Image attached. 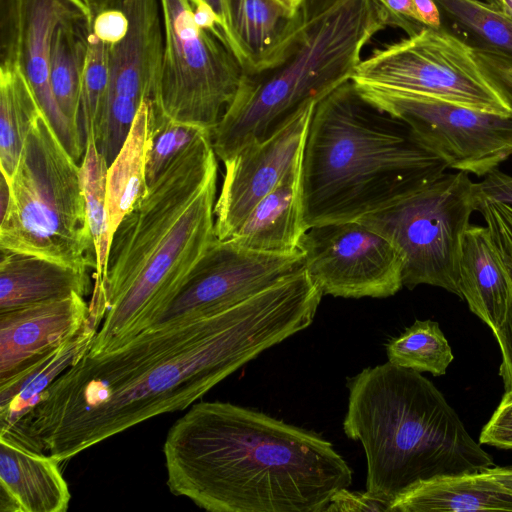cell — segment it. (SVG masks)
<instances>
[{"instance_id": "8d00e7d4", "label": "cell", "mask_w": 512, "mask_h": 512, "mask_svg": "<svg viewBox=\"0 0 512 512\" xmlns=\"http://www.w3.org/2000/svg\"><path fill=\"white\" fill-rule=\"evenodd\" d=\"M387 11L391 25L412 35L425 27L416 11L413 0H377Z\"/></svg>"}, {"instance_id": "8fae6325", "label": "cell", "mask_w": 512, "mask_h": 512, "mask_svg": "<svg viewBox=\"0 0 512 512\" xmlns=\"http://www.w3.org/2000/svg\"><path fill=\"white\" fill-rule=\"evenodd\" d=\"M91 26L109 42V85L97 148L108 166L145 101L154 104L163 28L159 0H112Z\"/></svg>"}, {"instance_id": "ac0fdd59", "label": "cell", "mask_w": 512, "mask_h": 512, "mask_svg": "<svg viewBox=\"0 0 512 512\" xmlns=\"http://www.w3.org/2000/svg\"><path fill=\"white\" fill-rule=\"evenodd\" d=\"M233 51L244 73L268 69L289 52L305 23L278 0H226Z\"/></svg>"}, {"instance_id": "cb8c5ba5", "label": "cell", "mask_w": 512, "mask_h": 512, "mask_svg": "<svg viewBox=\"0 0 512 512\" xmlns=\"http://www.w3.org/2000/svg\"><path fill=\"white\" fill-rule=\"evenodd\" d=\"M390 512L511 511L512 493L482 471L417 482L392 500Z\"/></svg>"}, {"instance_id": "277c9868", "label": "cell", "mask_w": 512, "mask_h": 512, "mask_svg": "<svg viewBox=\"0 0 512 512\" xmlns=\"http://www.w3.org/2000/svg\"><path fill=\"white\" fill-rule=\"evenodd\" d=\"M447 163L348 80L318 101L302 155L306 229L357 221L434 180Z\"/></svg>"}, {"instance_id": "f546056e", "label": "cell", "mask_w": 512, "mask_h": 512, "mask_svg": "<svg viewBox=\"0 0 512 512\" xmlns=\"http://www.w3.org/2000/svg\"><path fill=\"white\" fill-rule=\"evenodd\" d=\"M388 361L419 373L444 375L454 359L438 322L416 320L402 334L386 344Z\"/></svg>"}, {"instance_id": "d590c367", "label": "cell", "mask_w": 512, "mask_h": 512, "mask_svg": "<svg viewBox=\"0 0 512 512\" xmlns=\"http://www.w3.org/2000/svg\"><path fill=\"white\" fill-rule=\"evenodd\" d=\"M325 511H389V504L368 492H350L340 489L331 497Z\"/></svg>"}, {"instance_id": "7402d4cb", "label": "cell", "mask_w": 512, "mask_h": 512, "mask_svg": "<svg viewBox=\"0 0 512 512\" xmlns=\"http://www.w3.org/2000/svg\"><path fill=\"white\" fill-rule=\"evenodd\" d=\"M306 230L301 159L253 208L231 238L254 250L288 252L299 248Z\"/></svg>"}, {"instance_id": "603a6c76", "label": "cell", "mask_w": 512, "mask_h": 512, "mask_svg": "<svg viewBox=\"0 0 512 512\" xmlns=\"http://www.w3.org/2000/svg\"><path fill=\"white\" fill-rule=\"evenodd\" d=\"M88 271L1 249L0 312L89 292Z\"/></svg>"}, {"instance_id": "44dd1931", "label": "cell", "mask_w": 512, "mask_h": 512, "mask_svg": "<svg viewBox=\"0 0 512 512\" xmlns=\"http://www.w3.org/2000/svg\"><path fill=\"white\" fill-rule=\"evenodd\" d=\"M89 307V314L75 335L0 381L1 430L20 418L41 392L90 350L105 317L106 304L101 297L92 295Z\"/></svg>"}, {"instance_id": "9a60e30c", "label": "cell", "mask_w": 512, "mask_h": 512, "mask_svg": "<svg viewBox=\"0 0 512 512\" xmlns=\"http://www.w3.org/2000/svg\"><path fill=\"white\" fill-rule=\"evenodd\" d=\"M81 19H92L82 0H0V65L21 69L43 113L76 162L82 160L85 143L54 98L49 59L59 26Z\"/></svg>"}, {"instance_id": "7a4b0ae2", "label": "cell", "mask_w": 512, "mask_h": 512, "mask_svg": "<svg viewBox=\"0 0 512 512\" xmlns=\"http://www.w3.org/2000/svg\"><path fill=\"white\" fill-rule=\"evenodd\" d=\"M167 486L211 512H320L352 471L318 434L228 402H199L169 429Z\"/></svg>"}, {"instance_id": "ba28073f", "label": "cell", "mask_w": 512, "mask_h": 512, "mask_svg": "<svg viewBox=\"0 0 512 512\" xmlns=\"http://www.w3.org/2000/svg\"><path fill=\"white\" fill-rule=\"evenodd\" d=\"M476 183L465 172L440 176L392 205L357 220L386 238L402 261V282L443 288L461 298V238L477 211Z\"/></svg>"}, {"instance_id": "8992f818", "label": "cell", "mask_w": 512, "mask_h": 512, "mask_svg": "<svg viewBox=\"0 0 512 512\" xmlns=\"http://www.w3.org/2000/svg\"><path fill=\"white\" fill-rule=\"evenodd\" d=\"M377 0H342L305 23L276 65L243 73L239 88L211 134L223 162L283 129L309 103L351 79L364 46L390 26Z\"/></svg>"}, {"instance_id": "9c48e42d", "label": "cell", "mask_w": 512, "mask_h": 512, "mask_svg": "<svg viewBox=\"0 0 512 512\" xmlns=\"http://www.w3.org/2000/svg\"><path fill=\"white\" fill-rule=\"evenodd\" d=\"M163 52L154 109L212 134L234 99L244 69L230 46L202 28L188 0H159Z\"/></svg>"}, {"instance_id": "74e56055", "label": "cell", "mask_w": 512, "mask_h": 512, "mask_svg": "<svg viewBox=\"0 0 512 512\" xmlns=\"http://www.w3.org/2000/svg\"><path fill=\"white\" fill-rule=\"evenodd\" d=\"M476 187L480 197L512 206V176L498 168L485 175Z\"/></svg>"}, {"instance_id": "f1b7e54d", "label": "cell", "mask_w": 512, "mask_h": 512, "mask_svg": "<svg viewBox=\"0 0 512 512\" xmlns=\"http://www.w3.org/2000/svg\"><path fill=\"white\" fill-rule=\"evenodd\" d=\"M108 167L97 148L95 135H86L80 164L81 182L96 255L95 285L100 286H104L112 240L106 204Z\"/></svg>"}, {"instance_id": "4fadbf2b", "label": "cell", "mask_w": 512, "mask_h": 512, "mask_svg": "<svg viewBox=\"0 0 512 512\" xmlns=\"http://www.w3.org/2000/svg\"><path fill=\"white\" fill-rule=\"evenodd\" d=\"M304 269V254L250 249L216 238L177 295L150 327L191 321L226 310Z\"/></svg>"}, {"instance_id": "2e32d148", "label": "cell", "mask_w": 512, "mask_h": 512, "mask_svg": "<svg viewBox=\"0 0 512 512\" xmlns=\"http://www.w3.org/2000/svg\"><path fill=\"white\" fill-rule=\"evenodd\" d=\"M316 103L307 104L279 132L224 161L225 175L214 207L215 233L231 238L253 208L302 159Z\"/></svg>"}, {"instance_id": "b9f144b4", "label": "cell", "mask_w": 512, "mask_h": 512, "mask_svg": "<svg viewBox=\"0 0 512 512\" xmlns=\"http://www.w3.org/2000/svg\"><path fill=\"white\" fill-rule=\"evenodd\" d=\"M482 472L512 493V466H492Z\"/></svg>"}, {"instance_id": "4316f807", "label": "cell", "mask_w": 512, "mask_h": 512, "mask_svg": "<svg viewBox=\"0 0 512 512\" xmlns=\"http://www.w3.org/2000/svg\"><path fill=\"white\" fill-rule=\"evenodd\" d=\"M42 112L21 69L0 65V165L7 181L14 174L29 131Z\"/></svg>"}, {"instance_id": "6da1fadb", "label": "cell", "mask_w": 512, "mask_h": 512, "mask_svg": "<svg viewBox=\"0 0 512 512\" xmlns=\"http://www.w3.org/2000/svg\"><path fill=\"white\" fill-rule=\"evenodd\" d=\"M322 295L294 273L218 313L149 327L86 353L0 430L59 463L152 417L186 409L263 351L308 328Z\"/></svg>"}, {"instance_id": "4dcf8cb0", "label": "cell", "mask_w": 512, "mask_h": 512, "mask_svg": "<svg viewBox=\"0 0 512 512\" xmlns=\"http://www.w3.org/2000/svg\"><path fill=\"white\" fill-rule=\"evenodd\" d=\"M109 85V42L91 26L88 54L80 96V126L85 142L92 133L97 140L107 101Z\"/></svg>"}, {"instance_id": "60d3db41", "label": "cell", "mask_w": 512, "mask_h": 512, "mask_svg": "<svg viewBox=\"0 0 512 512\" xmlns=\"http://www.w3.org/2000/svg\"><path fill=\"white\" fill-rule=\"evenodd\" d=\"M215 13L218 20L220 21L223 31L228 40L229 46L233 51V41L229 26L228 12L226 0H203ZM234 52V51H233ZM235 54V53H234Z\"/></svg>"}, {"instance_id": "e575fe53", "label": "cell", "mask_w": 512, "mask_h": 512, "mask_svg": "<svg viewBox=\"0 0 512 512\" xmlns=\"http://www.w3.org/2000/svg\"><path fill=\"white\" fill-rule=\"evenodd\" d=\"M474 50L487 77L512 104V59L478 48Z\"/></svg>"}, {"instance_id": "f35d334b", "label": "cell", "mask_w": 512, "mask_h": 512, "mask_svg": "<svg viewBox=\"0 0 512 512\" xmlns=\"http://www.w3.org/2000/svg\"><path fill=\"white\" fill-rule=\"evenodd\" d=\"M416 11L425 27L441 29V11L435 0H413Z\"/></svg>"}, {"instance_id": "bcb514c9", "label": "cell", "mask_w": 512, "mask_h": 512, "mask_svg": "<svg viewBox=\"0 0 512 512\" xmlns=\"http://www.w3.org/2000/svg\"><path fill=\"white\" fill-rule=\"evenodd\" d=\"M278 1H280L283 5H285L290 10H292L294 12H298L302 0H278Z\"/></svg>"}, {"instance_id": "d4e9b609", "label": "cell", "mask_w": 512, "mask_h": 512, "mask_svg": "<svg viewBox=\"0 0 512 512\" xmlns=\"http://www.w3.org/2000/svg\"><path fill=\"white\" fill-rule=\"evenodd\" d=\"M153 103L140 106L119 153L108 167L106 204L111 237L124 216L146 193V159L151 140Z\"/></svg>"}, {"instance_id": "1f68e13d", "label": "cell", "mask_w": 512, "mask_h": 512, "mask_svg": "<svg viewBox=\"0 0 512 512\" xmlns=\"http://www.w3.org/2000/svg\"><path fill=\"white\" fill-rule=\"evenodd\" d=\"M477 211L484 218L493 240L501 254V257L508 269L512 283V235L493 209L489 200L479 197ZM499 343L502 355V362L499 374L504 383V394L502 399L512 398V289L506 313L501 325L493 332Z\"/></svg>"}, {"instance_id": "d6a6232c", "label": "cell", "mask_w": 512, "mask_h": 512, "mask_svg": "<svg viewBox=\"0 0 512 512\" xmlns=\"http://www.w3.org/2000/svg\"><path fill=\"white\" fill-rule=\"evenodd\" d=\"M202 131L205 130L168 120L157 113L153 105L151 140L146 159V182L148 187Z\"/></svg>"}, {"instance_id": "484cf974", "label": "cell", "mask_w": 512, "mask_h": 512, "mask_svg": "<svg viewBox=\"0 0 512 512\" xmlns=\"http://www.w3.org/2000/svg\"><path fill=\"white\" fill-rule=\"evenodd\" d=\"M91 22L92 19H81L59 26L52 41L49 59L50 85L54 98L61 112L82 138L80 96Z\"/></svg>"}, {"instance_id": "ab89813d", "label": "cell", "mask_w": 512, "mask_h": 512, "mask_svg": "<svg viewBox=\"0 0 512 512\" xmlns=\"http://www.w3.org/2000/svg\"><path fill=\"white\" fill-rule=\"evenodd\" d=\"M342 0H302L299 8L302 20L308 23L321 16Z\"/></svg>"}, {"instance_id": "30bf717a", "label": "cell", "mask_w": 512, "mask_h": 512, "mask_svg": "<svg viewBox=\"0 0 512 512\" xmlns=\"http://www.w3.org/2000/svg\"><path fill=\"white\" fill-rule=\"evenodd\" d=\"M351 80L356 85L512 114L511 102L487 77L472 45L443 28L423 27L375 49L361 60Z\"/></svg>"}, {"instance_id": "3957f363", "label": "cell", "mask_w": 512, "mask_h": 512, "mask_svg": "<svg viewBox=\"0 0 512 512\" xmlns=\"http://www.w3.org/2000/svg\"><path fill=\"white\" fill-rule=\"evenodd\" d=\"M216 157L211 133L200 132L120 222L104 280L106 313L88 354L149 328L217 238Z\"/></svg>"}, {"instance_id": "83f0119b", "label": "cell", "mask_w": 512, "mask_h": 512, "mask_svg": "<svg viewBox=\"0 0 512 512\" xmlns=\"http://www.w3.org/2000/svg\"><path fill=\"white\" fill-rule=\"evenodd\" d=\"M440 11L474 48L512 59V18L480 0H435Z\"/></svg>"}, {"instance_id": "52a82bcc", "label": "cell", "mask_w": 512, "mask_h": 512, "mask_svg": "<svg viewBox=\"0 0 512 512\" xmlns=\"http://www.w3.org/2000/svg\"><path fill=\"white\" fill-rule=\"evenodd\" d=\"M7 182L9 198L1 212V249L79 270H96L80 165L43 112L32 125Z\"/></svg>"}, {"instance_id": "7bdbcfd3", "label": "cell", "mask_w": 512, "mask_h": 512, "mask_svg": "<svg viewBox=\"0 0 512 512\" xmlns=\"http://www.w3.org/2000/svg\"><path fill=\"white\" fill-rule=\"evenodd\" d=\"M490 201V200H489ZM493 209L512 235V206L490 201Z\"/></svg>"}, {"instance_id": "ffe728a7", "label": "cell", "mask_w": 512, "mask_h": 512, "mask_svg": "<svg viewBox=\"0 0 512 512\" xmlns=\"http://www.w3.org/2000/svg\"><path fill=\"white\" fill-rule=\"evenodd\" d=\"M458 266L461 298L495 332L504 319L512 283L487 226L467 227L461 238Z\"/></svg>"}, {"instance_id": "836d02e7", "label": "cell", "mask_w": 512, "mask_h": 512, "mask_svg": "<svg viewBox=\"0 0 512 512\" xmlns=\"http://www.w3.org/2000/svg\"><path fill=\"white\" fill-rule=\"evenodd\" d=\"M479 441L497 448L512 449V398L501 399L482 428Z\"/></svg>"}, {"instance_id": "ee69618b", "label": "cell", "mask_w": 512, "mask_h": 512, "mask_svg": "<svg viewBox=\"0 0 512 512\" xmlns=\"http://www.w3.org/2000/svg\"><path fill=\"white\" fill-rule=\"evenodd\" d=\"M91 12L92 18L94 15L109 6L112 0H82Z\"/></svg>"}, {"instance_id": "d6986e66", "label": "cell", "mask_w": 512, "mask_h": 512, "mask_svg": "<svg viewBox=\"0 0 512 512\" xmlns=\"http://www.w3.org/2000/svg\"><path fill=\"white\" fill-rule=\"evenodd\" d=\"M52 456L0 435L1 512H64L71 494Z\"/></svg>"}, {"instance_id": "f6af8a7d", "label": "cell", "mask_w": 512, "mask_h": 512, "mask_svg": "<svg viewBox=\"0 0 512 512\" xmlns=\"http://www.w3.org/2000/svg\"><path fill=\"white\" fill-rule=\"evenodd\" d=\"M486 2L502 10L512 18V0H486Z\"/></svg>"}, {"instance_id": "5b68a950", "label": "cell", "mask_w": 512, "mask_h": 512, "mask_svg": "<svg viewBox=\"0 0 512 512\" xmlns=\"http://www.w3.org/2000/svg\"><path fill=\"white\" fill-rule=\"evenodd\" d=\"M347 437L367 460L366 492L389 504L417 482L494 466L443 394L389 361L347 379Z\"/></svg>"}, {"instance_id": "7c38bea8", "label": "cell", "mask_w": 512, "mask_h": 512, "mask_svg": "<svg viewBox=\"0 0 512 512\" xmlns=\"http://www.w3.org/2000/svg\"><path fill=\"white\" fill-rule=\"evenodd\" d=\"M354 85L367 101L405 122L449 169L481 177L512 156V114Z\"/></svg>"}, {"instance_id": "e0dca14e", "label": "cell", "mask_w": 512, "mask_h": 512, "mask_svg": "<svg viewBox=\"0 0 512 512\" xmlns=\"http://www.w3.org/2000/svg\"><path fill=\"white\" fill-rule=\"evenodd\" d=\"M89 309L75 294L0 312V381L75 335Z\"/></svg>"}, {"instance_id": "5bb4252c", "label": "cell", "mask_w": 512, "mask_h": 512, "mask_svg": "<svg viewBox=\"0 0 512 512\" xmlns=\"http://www.w3.org/2000/svg\"><path fill=\"white\" fill-rule=\"evenodd\" d=\"M304 268L323 295L386 298L402 287V261L392 244L359 221L316 225L303 234Z\"/></svg>"}]
</instances>
